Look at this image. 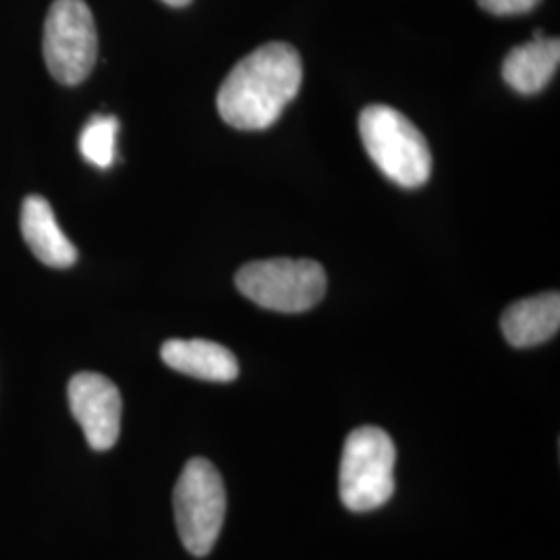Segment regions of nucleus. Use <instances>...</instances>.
Here are the masks:
<instances>
[{"mask_svg":"<svg viewBox=\"0 0 560 560\" xmlns=\"http://www.w3.org/2000/svg\"><path fill=\"white\" fill-rule=\"evenodd\" d=\"M301 81L300 52L287 42H268L241 59L222 81L219 115L235 129H268L300 94Z\"/></svg>","mask_w":560,"mask_h":560,"instance_id":"nucleus-1","label":"nucleus"},{"mask_svg":"<svg viewBox=\"0 0 560 560\" xmlns=\"http://www.w3.org/2000/svg\"><path fill=\"white\" fill-rule=\"evenodd\" d=\"M365 152L384 177L405 189L421 187L432 173V152L420 129L386 104H372L360 115Z\"/></svg>","mask_w":560,"mask_h":560,"instance_id":"nucleus-2","label":"nucleus"},{"mask_svg":"<svg viewBox=\"0 0 560 560\" xmlns=\"http://www.w3.org/2000/svg\"><path fill=\"white\" fill-rule=\"evenodd\" d=\"M397 448L393 439L376 425L353 430L340 457V501L355 513L381 509L395 494Z\"/></svg>","mask_w":560,"mask_h":560,"instance_id":"nucleus-3","label":"nucleus"},{"mask_svg":"<svg viewBox=\"0 0 560 560\" xmlns=\"http://www.w3.org/2000/svg\"><path fill=\"white\" fill-rule=\"evenodd\" d=\"M235 284L247 300L280 314H301L320 303L326 272L318 261L270 258L249 261L235 275Z\"/></svg>","mask_w":560,"mask_h":560,"instance_id":"nucleus-4","label":"nucleus"},{"mask_svg":"<svg viewBox=\"0 0 560 560\" xmlns=\"http://www.w3.org/2000/svg\"><path fill=\"white\" fill-rule=\"evenodd\" d=\"M175 521L180 541L194 557H208L221 536L226 492L221 474L208 459L187 460L175 486Z\"/></svg>","mask_w":560,"mask_h":560,"instance_id":"nucleus-5","label":"nucleus"},{"mask_svg":"<svg viewBox=\"0 0 560 560\" xmlns=\"http://www.w3.org/2000/svg\"><path fill=\"white\" fill-rule=\"evenodd\" d=\"M44 60L62 85L88 80L98 60L96 21L85 0H55L44 25Z\"/></svg>","mask_w":560,"mask_h":560,"instance_id":"nucleus-6","label":"nucleus"},{"mask_svg":"<svg viewBox=\"0 0 560 560\" xmlns=\"http://www.w3.org/2000/svg\"><path fill=\"white\" fill-rule=\"evenodd\" d=\"M69 407L94 451H108L117 444L122 399L115 382L96 372L75 374L69 382Z\"/></svg>","mask_w":560,"mask_h":560,"instance_id":"nucleus-7","label":"nucleus"},{"mask_svg":"<svg viewBox=\"0 0 560 560\" xmlns=\"http://www.w3.org/2000/svg\"><path fill=\"white\" fill-rule=\"evenodd\" d=\"M21 235L32 254L50 268H69L78 249L60 231L52 206L42 196H27L21 206Z\"/></svg>","mask_w":560,"mask_h":560,"instance_id":"nucleus-8","label":"nucleus"},{"mask_svg":"<svg viewBox=\"0 0 560 560\" xmlns=\"http://www.w3.org/2000/svg\"><path fill=\"white\" fill-rule=\"evenodd\" d=\"M161 358L171 370L208 382H231L240 376L237 358L219 342L206 339H171Z\"/></svg>","mask_w":560,"mask_h":560,"instance_id":"nucleus-9","label":"nucleus"},{"mask_svg":"<svg viewBox=\"0 0 560 560\" xmlns=\"http://www.w3.org/2000/svg\"><path fill=\"white\" fill-rule=\"evenodd\" d=\"M560 62L559 38H544L541 32L534 40L515 46L502 62V80L520 94H538L555 78Z\"/></svg>","mask_w":560,"mask_h":560,"instance_id":"nucleus-10","label":"nucleus"},{"mask_svg":"<svg viewBox=\"0 0 560 560\" xmlns=\"http://www.w3.org/2000/svg\"><path fill=\"white\" fill-rule=\"evenodd\" d=\"M559 326L560 295L557 291L515 301L501 318L504 339L517 349L536 347L552 339L559 332Z\"/></svg>","mask_w":560,"mask_h":560,"instance_id":"nucleus-11","label":"nucleus"},{"mask_svg":"<svg viewBox=\"0 0 560 560\" xmlns=\"http://www.w3.org/2000/svg\"><path fill=\"white\" fill-rule=\"evenodd\" d=\"M119 120L110 115H94L80 136L81 156L96 168H110L117 152Z\"/></svg>","mask_w":560,"mask_h":560,"instance_id":"nucleus-12","label":"nucleus"},{"mask_svg":"<svg viewBox=\"0 0 560 560\" xmlns=\"http://www.w3.org/2000/svg\"><path fill=\"white\" fill-rule=\"evenodd\" d=\"M478 4L490 15L509 18L534 11L540 4V0H478Z\"/></svg>","mask_w":560,"mask_h":560,"instance_id":"nucleus-13","label":"nucleus"},{"mask_svg":"<svg viewBox=\"0 0 560 560\" xmlns=\"http://www.w3.org/2000/svg\"><path fill=\"white\" fill-rule=\"evenodd\" d=\"M164 4H168V7H175V9H180V7H187L191 0H162Z\"/></svg>","mask_w":560,"mask_h":560,"instance_id":"nucleus-14","label":"nucleus"}]
</instances>
